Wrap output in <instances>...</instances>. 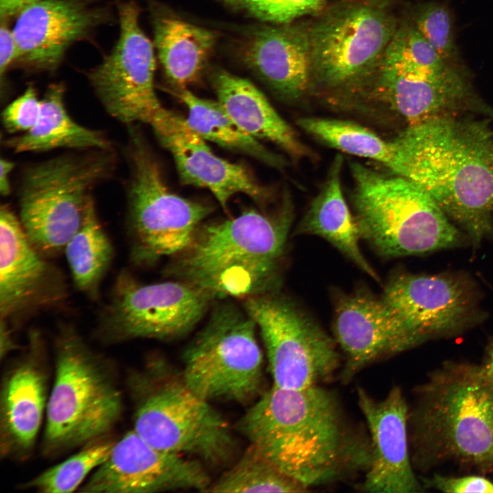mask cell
Segmentation results:
<instances>
[{"mask_svg":"<svg viewBox=\"0 0 493 493\" xmlns=\"http://www.w3.org/2000/svg\"><path fill=\"white\" fill-rule=\"evenodd\" d=\"M309 490L284 474L253 444L206 492H305Z\"/></svg>","mask_w":493,"mask_h":493,"instance_id":"cell-31","label":"cell"},{"mask_svg":"<svg viewBox=\"0 0 493 493\" xmlns=\"http://www.w3.org/2000/svg\"><path fill=\"white\" fill-rule=\"evenodd\" d=\"M420 480L423 488L443 492H493L492 481L480 475H470L457 477L433 474L431 477H424Z\"/></svg>","mask_w":493,"mask_h":493,"instance_id":"cell-37","label":"cell"},{"mask_svg":"<svg viewBox=\"0 0 493 493\" xmlns=\"http://www.w3.org/2000/svg\"><path fill=\"white\" fill-rule=\"evenodd\" d=\"M55 377L46 409L42 451L55 456L105 438L119 420L123 396L110 363L71 324H58Z\"/></svg>","mask_w":493,"mask_h":493,"instance_id":"cell-5","label":"cell"},{"mask_svg":"<svg viewBox=\"0 0 493 493\" xmlns=\"http://www.w3.org/2000/svg\"><path fill=\"white\" fill-rule=\"evenodd\" d=\"M244 64L281 98L296 100L312 88L308 23L264 26L242 47Z\"/></svg>","mask_w":493,"mask_h":493,"instance_id":"cell-23","label":"cell"},{"mask_svg":"<svg viewBox=\"0 0 493 493\" xmlns=\"http://www.w3.org/2000/svg\"><path fill=\"white\" fill-rule=\"evenodd\" d=\"M186 106L189 125L206 141L252 157L270 166L281 169L285 160L243 131L218 101L200 98L187 89L175 91Z\"/></svg>","mask_w":493,"mask_h":493,"instance_id":"cell-29","label":"cell"},{"mask_svg":"<svg viewBox=\"0 0 493 493\" xmlns=\"http://www.w3.org/2000/svg\"><path fill=\"white\" fill-rule=\"evenodd\" d=\"M211 483L203 462L155 448L132 429L115 441L108 457L79 491L153 493L195 490L206 492Z\"/></svg>","mask_w":493,"mask_h":493,"instance_id":"cell-17","label":"cell"},{"mask_svg":"<svg viewBox=\"0 0 493 493\" xmlns=\"http://www.w3.org/2000/svg\"><path fill=\"white\" fill-rule=\"evenodd\" d=\"M381 67L430 77H445L462 71L444 60L411 21L401 22Z\"/></svg>","mask_w":493,"mask_h":493,"instance_id":"cell-33","label":"cell"},{"mask_svg":"<svg viewBox=\"0 0 493 493\" xmlns=\"http://www.w3.org/2000/svg\"><path fill=\"white\" fill-rule=\"evenodd\" d=\"M342 156L337 155L321 190L300 222L297 233L321 236L363 271L379 281L377 274L359 249L360 231L342 190Z\"/></svg>","mask_w":493,"mask_h":493,"instance_id":"cell-26","label":"cell"},{"mask_svg":"<svg viewBox=\"0 0 493 493\" xmlns=\"http://www.w3.org/2000/svg\"><path fill=\"white\" fill-rule=\"evenodd\" d=\"M127 384L133 429L149 444L213 466L233 458L236 442L229 422L164 362L149 360L128 373Z\"/></svg>","mask_w":493,"mask_h":493,"instance_id":"cell-6","label":"cell"},{"mask_svg":"<svg viewBox=\"0 0 493 493\" xmlns=\"http://www.w3.org/2000/svg\"><path fill=\"white\" fill-rule=\"evenodd\" d=\"M256 327L246 312L231 304L215 307L184 351L185 383L210 402L245 403L262 393L263 355Z\"/></svg>","mask_w":493,"mask_h":493,"instance_id":"cell-11","label":"cell"},{"mask_svg":"<svg viewBox=\"0 0 493 493\" xmlns=\"http://www.w3.org/2000/svg\"><path fill=\"white\" fill-rule=\"evenodd\" d=\"M13 330L7 322L0 319V357L1 360L10 352L19 348L13 338Z\"/></svg>","mask_w":493,"mask_h":493,"instance_id":"cell-41","label":"cell"},{"mask_svg":"<svg viewBox=\"0 0 493 493\" xmlns=\"http://www.w3.org/2000/svg\"><path fill=\"white\" fill-rule=\"evenodd\" d=\"M300 127L327 145L353 155L369 158L390 168L394 159L392 141H385L357 123L335 118L304 117Z\"/></svg>","mask_w":493,"mask_h":493,"instance_id":"cell-32","label":"cell"},{"mask_svg":"<svg viewBox=\"0 0 493 493\" xmlns=\"http://www.w3.org/2000/svg\"><path fill=\"white\" fill-rule=\"evenodd\" d=\"M147 124L173 156L181 182L208 190L225 210L237 194L261 203L268 199L269 191L244 166L216 155L186 118L162 105Z\"/></svg>","mask_w":493,"mask_h":493,"instance_id":"cell-18","label":"cell"},{"mask_svg":"<svg viewBox=\"0 0 493 493\" xmlns=\"http://www.w3.org/2000/svg\"><path fill=\"white\" fill-rule=\"evenodd\" d=\"M400 23L394 0H342L323 11L308 23L312 87L372 85Z\"/></svg>","mask_w":493,"mask_h":493,"instance_id":"cell-9","label":"cell"},{"mask_svg":"<svg viewBox=\"0 0 493 493\" xmlns=\"http://www.w3.org/2000/svg\"><path fill=\"white\" fill-rule=\"evenodd\" d=\"M39 0H0L1 21L16 16L24 8Z\"/></svg>","mask_w":493,"mask_h":493,"instance_id":"cell-42","label":"cell"},{"mask_svg":"<svg viewBox=\"0 0 493 493\" xmlns=\"http://www.w3.org/2000/svg\"><path fill=\"white\" fill-rule=\"evenodd\" d=\"M372 84L375 92L409 125L467 107L488 112L472 92L464 71L430 77L380 67Z\"/></svg>","mask_w":493,"mask_h":493,"instance_id":"cell-24","label":"cell"},{"mask_svg":"<svg viewBox=\"0 0 493 493\" xmlns=\"http://www.w3.org/2000/svg\"><path fill=\"white\" fill-rule=\"evenodd\" d=\"M42 110V100L39 99L33 86H28L23 93L11 102L2 112V122L10 134L27 132L36 124Z\"/></svg>","mask_w":493,"mask_h":493,"instance_id":"cell-36","label":"cell"},{"mask_svg":"<svg viewBox=\"0 0 493 493\" xmlns=\"http://www.w3.org/2000/svg\"><path fill=\"white\" fill-rule=\"evenodd\" d=\"M64 93L62 83L51 84L41 99V113L35 126L21 135L5 140V146L17 153L59 148L112 149L102 131L82 126L70 116L64 105Z\"/></svg>","mask_w":493,"mask_h":493,"instance_id":"cell-27","label":"cell"},{"mask_svg":"<svg viewBox=\"0 0 493 493\" xmlns=\"http://www.w3.org/2000/svg\"><path fill=\"white\" fill-rule=\"evenodd\" d=\"M415 396L408 417L415 470L454 463L493 475V385L480 366L445 363Z\"/></svg>","mask_w":493,"mask_h":493,"instance_id":"cell-3","label":"cell"},{"mask_svg":"<svg viewBox=\"0 0 493 493\" xmlns=\"http://www.w3.org/2000/svg\"><path fill=\"white\" fill-rule=\"evenodd\" d=\"M24 352L8 369L0 392V456L24 459L32 452L48 401L46 346L31 329Z\"/></svg>","mask_w":493,"mask_h":493,"instance_id":"cell-22","label":"cell"},{"mask_svg":"<svg viewBox=\"0 0 493 493\" xmlns=\"http://www.w3.org/2000/svg\"><path fill=\"white\" fill-rule=\"evenodd\" d=\"M390 170L427 192L474 247L493 237V129L487 120L433 116L392 140Z\"/></svg>","mask_w":493,"mask_h":493,"instance_id":"cell-2","label":"cell"},{"mask_svg":"<svg viewBox=\"0 0 493 493\" xmlns=\"http://www.w3.org/2000/svg\"><path fill=\"white\" fill-rule=\"evenodd\" d=\"M7 21H1L0 27V78L1 88L4 77L18 58V49L12 29Z\"/></svg>","mask_w":493,"mask_h":493,"instance_id":"cell-39","label":"cell"},{"mask_svg":"<svg viewBox=\"0 0 493 493\" xmlns=\"http://www.w3.org/2000/svg\"><path fill=\"white\" fill-rule=\"evenodd\" d=\"M112 149H90L33 164L18 191L19 220L33 246L49 258L64 252L80 228L91 191L111 175Z\"/></svg>","mask_w":493,"mask_h":493,"instance_id":"cell-8","label":"cell"},{"mask_svg":"<svg viewBox=\"0 0 493 493\" xmlns=\"http://www.w3.org/2000/svg\"><path fill=\"white\" fill-rule=\"evenodd\" d=\"M333 333L344 355V383L368 366L417 346L400 317L383 299L366 292L339 297Z\"/></svg>","mask_w":493,"mask_h":493,"instance_id":"cell-21","label":"cell"},{"mask_svg":"<svg viewBox=\"0 0 493 493\" xmlns=\"http://www.w3.org/2000/svg\"><path fill=\"white\" fill-rule=\"evenodd\" d=\"M27 238L19 218L0 208V319L15 329L40 312L66 305L69 292L62 270Z\"/></svg>","mask_w":493,"mask_h":493,"instance_id":"cell-16","label":"cell"},{"mask_svg":"<svg viewBox=\"0 0 493 493\" xmlns=\"http://www.w3.org/2000/svg\"><path fill=\"white\" fill-rule=\"evenodd\" d=\"M357 399L371 443L370 463L357 488L373 493L423 492L411 459L409 407L402 390L394 386L384 399L377 400L358 388Z\"/></svg>","mask_w":493,"mask_h":493,"instance_id":"cell-19","label":"cell"},{"mask_svg":"<svg viewBox=\"0 0 493 493\" xmlns=\"http://www.w3.org/2000/svg\"><path fill=\"white\" fill-rule=\"evenodd\" d=\"M0 166V192L1 195L6 197L10 193L9 175L14 168V164L7 159L1 158Z\"/></svg>","mask_w":493,"mask_h":493,"instance_id":"cell-43","label":"cell"},{"mask_svg":"<svg viewBox=\"0 0 493 493\" xmlns=\"http://www.w3.org/2000/svg\"><path fill=\"white\" fill-rule=\"evenodd\" d=\"M154 47L166 77L177 90L186 89L203 70L217 40L214 31L175 16L153 20Z\"/></svg>","mask_w":493,"mask_h":493,"instance_id":"cell-28","label":"cell"},{"mask_svg":"<svg viewBox=\"0 0 493 493\" xmlns=\"http://www.w3.org/2000/svg\"><path fill=\"white\" fill-rule=\"evenodd\" d=\"M64 253L76 288L90 300L97 301L114 251L98 218L92 197L82 224L67 243Z\"/></svg>","mask_w":493,"mask_h":493,"instance_id":"cell-30","label":"cell"},{"mask_svg":"<svg viewBox=\"0 0 493 493\" xmlns=\"http://www.w3.org/2000/svg\"><path fill=\"white\" fill-rule=\"evenodd\" d=\"M244 307L260 329L273 385H320L341 368L336 340L295 302L272 291L245 299Z\"/></svg>","mask_w":493,"mask_h":493,"instance_id":"cell-13","label":"cell"},{"mask_svg":"<svg viewBox=\"0 0 493 493\" xmlns=\"http://www.w3.org/2000/svg\"><path fill=\"white\" fill-rule=\"evenodd\" d=\"M291 221L290 203L284 198L272 214L249 210L201 224L189 245L174 256L167 274L215 299H247L275 291Z\"/></svg>","mask_w":493,"mask_h":493,"instance_id":"cell-4","label":"cell"},{"mask_svg":"<svg viewBox=\"0 0 493 493\" xmlns=\"http://www.w3.org/2000/svg\"><path fill=\"white\" fill-rule=\"evenodd\" d=\"M479 366L486 379L493 385V340L488 346L483 362Z\"/></svg>","mask_w":493,"mask_h":493,"instance_id":"cell-44","label":"cell"},{"mask_svg":"<svg viewBox=\"0 0 493 493\" xmlns=\"http://www.w3.org/2000/svg\"><path fill=\"white\" fill-rule=\"evenodd\" d=\"M326 0H277L260 18L275 24H287L320 11Z\"/></svg>","mask_w":493,"mask_h":493,"instance_id":"cell-38","label":"cell"},{"mask_svg":"<svg viewBox=\"0 0 493 493\" xmlns=\"http://www.w3.org/2000/svg\"><path fill=\"white\" fill-rule=\"evenodd\" d=\"M212 82L218 102L243 131L259 140L277 144L294 157L308 155L292 128L251 81L218 71L212 75Z\"/></svg>","mask_w":493,"mask_h":493,"instance_id":"cell-25","label":"cell"},{"mask_svg":"<svg viewBox=\"0 0 493 493\" xmlns=\"http://www.w3.org/2000/svg\"><path fill=\"white\" fill-rule=\"evenodd\" d=\"M237 429L284 474L309 490L346 482L369 467L366 427L347 414L333 390L316 385H273L237 423Z\"/></svg>","mask_w":493,"mask_h":493,"instance_id":"cell-1","label":"cell"},{"mask_svg":"<svg viewBox=\"0 0 493 493\" xmlns=\"http://www.w3.org/2000/svg\"><path fill=\"white\" fill-rule=\"evenodd\" d=\"M361 237L381 255L401 257L460 246L469 239L433 199L408 179L350 164Z\"/></svg>","mask_w":493,"mask_h":493,"instance_id":"cell-7","label":"cell"},{"mask_svg":"<svg viewBox=\"0 0 493 493\" xmlns=\"http://www.w3.org/2000/svg\"><path fill=\"white\" fill-rule=\"evenodd\" d=\"M214 299L183 281L145 284L122 270L99 313L94 335L105 344L176 339L195 327Z\"/></svg>","mask_w":493,"mask_h":493,"instance_id":"cell-12","label":"cell"},{"mask_svg":"<svg viewBox=\"0 0 493 493\" xmlns=\"http://www.w3.org/2000/svg\"><path fill=\"white\" fill-rule=\"evenodd\" d=\"M410 21L444 60L458 66L453 21L447 5L436 1L422 3Z\"/></svg>","mask_w":493,"mask_h":493,"instance_id":"cell-35","label":"cell"},{"mask_svg":"<svg viewBox=\"0 0 493 493\" xmlns=\"http://www.w3.org/2000/svg\"><path fill=\"white\" fill-rule=\"evenodd\" d=\"M129 126L127 224L131 259L136 265H149L184 251L213 207L172 192L141 133L133 124Z\"/></svg>","mask_w":493,"mask_h":493,"instance_id":"cell-10","label":"cell"},{"mask_svg":"<svg viewBox=\"0 0 493 493\" xmlns=\"http://www.w3.org/2000/svg\"><path fill=\"white\" fill-rule=\"evenodd\" d=\"M400 317L417 346L462 333L482 318L476 286L464 275L394 276L381 296Z\"/></svg>","mask_w":493,"mask_h":493,"instance_id":"cell-15","label":"cell"},{"mask_svg":"<svg viewBox=\"0 0 493 493\" xmlns=\"http://www.w3.org/2000/svg\"><path fill=\"white\" fill-rule=\"evenodd\" d=\"M134 1L117 4L119 34L110 53L88 75L105 111L127 124L147 123L162 106L154 89V45L139 23Z\"/></svg>","mask_w":493,"mask_h":493,"instance_id":"cell-14","label":"cell"},{"mask_svg":"<svg viewBox=\"0 0 493 493\" xmlns=\"http://www.w3.org/2000/svg\"><path fill=\"white\" fill-rule=\"evenodd\" d=\"M238 11L245 12L260 19L261 16L277 0H217Z\"/></svg>","mask_w":493,"mask_h":493,"instance_id":"cell-40","label":"cell"},{"mask_svg":"<svg viewBox=\"0 0 493 493\" xmlns=\"http://www.w3.org/2000/svg\"><path fill=\"white\" fill-rule=\"evenodd\" d=\"M114 442L105 438L91 442L76 454L49 468L20 487L45 493L73 492L106 460Z\"/></svg>","mask_w":493,"mask_h":493,"instance_id":"cell-34","label":"cell"},{"mask_svg":"<svg viewBox=\"0 0 493 493\" xmlns=\"http://www.w3.org/2000/svg\"><path fill=\"white\" fill-rule=\"evenodd\" d=\"M104 6L88 0H39L17 16L12 29L18 49L15 64L29 71L52 72L68 49L109 19Z\"/></svg>","mask_w":493,"mask_h":493,"instance_id":"cell-20","label":"cell"}]
</instances>
